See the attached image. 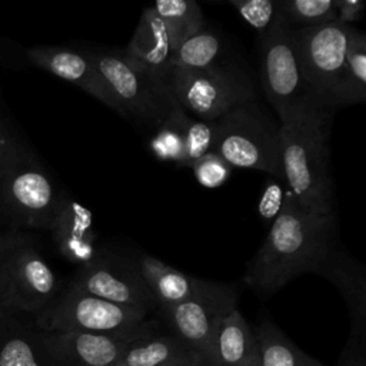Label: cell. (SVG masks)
I'll list each match as a JSON object with an SVG mask.
<instances>
[{"mask_svg":"<svg viewBox=\"0 0 366 366\" xmlns=\"http://www.w3.org/2000/svg\"><path fill=\"white\" fill-rule=\"evenodd\" d=\"M336 247V216L305 210L287 189L282 212L249 262L243 280L259 295L276 293L303 273L319 274Z\"/></svg>","mask_w":366,"mask_h":366,"instance_id":"1","label":"cell"},{"mask_svg":"<svg viewBox=\"0 0 366 366\" xmlns=\"http://www.w3.org/2000/svg\"><path fill=\"white\" fill-rule=\"evenodd\" d=\"M63 194L34 149L4 116L0 120V212L4 219L16 230H50Z\"/></svg>","mask_w":366,"mask_h":366,"instance_id":"2","label":"cell"},{"mask_svg":"<svg viewBox=\"0 0 366 366\" xmlns=\"http://www.w3.org/2000/svg\"><path fill=\"white\" fill-rule=\"evenodd\" d=\"M333 112L315 109L280 124L286 187L297 203L316 214H335L329 172V134Z\"/></svg>","mask_w":366,"mask_h":366,"instance_id":"3","label":"cell"},{"mask_svg":"<svg viewBox=\"0 0 366 366\" xmlns=\"http://www.w3.org/2000/svg\"><path fill=\"white\" fill-rule=\"evenodd\" d=\"M149 313L112 303L67 286L54 300L34 316L33 325L46 333L77 332L109 335L136 340L156 332Z\"/></svg>","mask_w":366,"mask_h":366,"instance_id":"4","label":"cell"},{"mask_svg":"<svg viewBox=\"0 0 366 366\" xmlns=\"http://www.w3.org/2000/svg\"><path fill=\"white\" fill-rule=\"evenodd\" d=\"M216 126L212 152L232 167L264 172L285 183L280 124L274 123L256 100L216 120Z\"/></svg>","mask_w":366,"mask_h":366,"instance_id":"5","label":"cell"},{"mask_svg":"<svg viewBox=\"0 0 366 366\" xmlns=\"http://www.w3.org/2000/svg\"><path fill=\"white\" fill-rule=\"evenodd\" d=\"M124 117L153 129L180 109L166 80L130 61L123 50H89Z\"/></svg>","mask_w":366,"mask_h":366,"instance_id":"6","label":"cell"},{"mask_svg":"<svg viewBox=\"0 0 366 366\" xmlns=\"http://www.w3.org/2000/svg\"><path fill=\"white\" fill-rule=\"evenodd\" d=\"M167 84L184 113L206 122H216L254 100L252 81L222 63L204 70L172 69Z\"/></svg>","mask_w":366,"mask_h":366,"instance_id":"7","label":"cell"},{"mask_svg":"<svg viewBox=\"0 0 366 366\" xmlns=\"http://www.w3.org/2000/svg\"><path fill=\"white\" fill-rule=\"evenodd\" d=\"M259 49L262 86L279 117V124L319 109L305 86L295 50L293 30L286 17L259 39Z\"/></svg>","mask_w":366,"mask_h":366,"instance_id":"8","label":"cell"},{"mask_svg":"<svg viewBox=\"0 0 366 366\" xmlns=\"http://www.w3.org/2000/svg\"><path fill=\"white\" fill-rule=\"evenodd\" d=\"M349 29L336 21L299 30L292 29L305 86L319 109L335 110Z\"/></svg>","mask_w":366,"mask_h":366,"instance_id":"9","label":"cell"},{"mask_svg":"<svg viewBox=\"0 0 366 366\" xmlns=\"http://www.w3.org/2000/svg\"><path fill=\"white\" fill-rule=\"evenodd\" d=\"M237 307L233 285L206 280L202 290L180 303L157 307L173 335L180 337L212 366V345L222 319Z\"/></svg>","mask_w":366,"mask_h":366,"instance_id":"10","label":"cell"},{"mask_svg":"<svg viewBox=\"0 0 366 366\" xmlns=\"http://www.w3.org/2000/svg\"><path fill=\"white\" fill-rule=\"evenodd\" d=\"M57 295V276L30 237L11 252L0 273V312L36 316Z\"/></svg>","mask_w":366,"mask_h":366,"instance_id":"11","label":"cell"},{"mask_svg":"<svg viewBox=\"0 0 366 366\" xmlns=\"http://www.w3.org/2000/svg\"><path fill=\"white\" fill-rule=\"evenodd\" d=\"M69 286L116 305L150 313L157 309L149 286L134 262L100 253L93 262L80 266Z\"/></svg>","mask_w":366,"mask_h":366,"instance_id":"12","label":"cell"},{"mask_svg":"<svg viewBox=\"0 0 366 366\" xmlns=\"http://www.w3.org/2000/svg\"><path fill=\"white\" fill-rule=\"evenodd\" d=\"M23 51L26 60L33 66L77 86L123 116L120 104L100 76L87 49L63 44H36L26 47Z\"/></svg>","mask_w":366,"mask_h":366,"instance_id":"13","label":"cell"},{"mask_svg":"<svg viewBox=\"0 0 366 366\" xmlns=\"http://www.w3.org/2000/svg\"><path fill=\"white\" fill-rule=\"evenodd\" d=\"M186 40L176 27L147 6L123 53L134 64L167 81L176 51Z\"/></svg>","mask_w":366,"mask_h":366,"instance_id":"14","label":"cell"},{"mask_svg":"<svg viewBox=\"0 0 366 366\" xmlns=\"http://www.w3.org/2000/svg\"><path fill=\"white\" fill-rule=\"evenodd\" d=\"M41 336L51 366H112L133 342L117 336L77 332H41Z\"/></svg>","mask_w":366,"mask_h":366,"instance_id":"15","label":"cell"},{"mask_svg":"<svg viewBox=\"0 0 366 366\" xmlns=\"http://www.w3.org/2000/svg\"><path fill=\"white\" fill-rule=\"evenodd\" d=\"M50 232L59 253L79 267L93 262L100 254L96 247L92 212L67 194H63L60 200Z\"/></svg>","mask_w":366,"mask_h":366,"instance_id":"16","label":"cell"},{"mask_svg":"<svg viewBox=\"0 0 366 366\" xmlns=\"http://www.w3.org/2000/svg\"><path fill=\"white\" fill-rule=\"evenodd\" d=\"M319 276H323L342 293L350 313L352 336L366 337V273L365 267L343 249L336 247Z\"/></svg>","mask_w":366,"mask_h":366,"instance_id":"17","label":"cell"},{"mask_svg":"<svg viewBox=\"0 0 366 366\" xmlns=\"http://www.w3.org/2000/svg\"><path fill=\"white\" fill-rule=\"evenodd\" d=\"M0 366H51L41 332L17 313L0 312Z\"/></svg>","mask_w":366,"mask_h":366,"instance_id":"18","label":"cell"},{"mask_svg":"<svg viewBox=\"0 0 366 366\" xmlns=\"http://www.w3.org/2000/svg\"><path fill=\"white\" fill-rule=\"evenodd\" d=\"M212 366H260V350L254 330L239 309L227 313L214 335Z\"/></svg>","mask_w":366,"mask_h":366,"instance_id":"19","label":"cell"},{"mask_svg":"<svg viewBox=\"0 0 366 366\" xmlns=\"http://www.w3.org/2000/svg\"><path fill=\"white\" fill-rule=\"evenodd\" d=\"M127 366H183L207 365L203 356L176 335L156 332L129 343L120 360Z\"/></svg>","mask_w":366,"mask_h":366,"instance_id":"20","label":"cell"},{"mask_svg":"<svg viewBox=\"0 0 366 366\" xmlns=\"http://www.w3.org/2000/svg\"><path fill=\"white\" fill-rule=\"evenodd\" d=\"M134 263L156 299L157 307L172 306L196 296L206 282L180 272L150 254H140Z\"/></svg>","mask_w":366,"mask_h":366,"instance_id":"21","label":"cell"},{"mask_svg":"<svg viewBox=\"0 0 366 366\" xmlns=\"http://www.w3.org/2000/svg\"><path fill=\"white\" fill-rule=\"evenodd\" d=\"M366 100V36L349 29L345 63L335 97V109L362 104Z\"/></svg>","mask_w":366,"mask_h":366,"instance_id":"22","label":"cell"},{"mask_svg":"<svg viewBox=\"0 0 366 366\" xmlns=\"http://www.w3.org/2000/svg\"><path fill=\"white\" fill-rule=\"evenodd\" d=\"M260 366H325L297 347L270 319H264L254 330Z\"/></svg>","mask_w":366,"mask_h":366,"instance_id":"23","label":"cell"},{"mask_svg":"<svg viewBox=\"0 0 366 366\" xmlns=\"http://www.w3.org/2000/svg\"><path fill=\"white\" fill-rule=\"evenodd\" d=\"M222 37L212 30H200L189 37L176 51L172 69L204 70L220 64Z\"/></svg>","mask_w":366,"mask_h":366,"instance_id":"24","label":"cell"},{"mask_svg":"<svg viewBox=\"0 0 366 366\" xmlns=\"http://www.w3.org/2000/svg\"><path fill=\"white\" fill-rule=\"evenodd\" d=\"M182 113L183 109L180 107L166 122L154 129L156 132L149 142V149L160 162H169L184 167V139L180 129Z\"/></svg>","mask_w":366,"mask_h":366,"instance_id":"25","label":"cell"},{"mask_svg":"<svg viewBox=\"0 0 366 366\" xmlns=\"http://www.w3.org/2000/svg\"><path fill=\"white\" fill-rule=\"evenodd\" d=\"M283 14L293 30L336 20L335 0H282Z\"/></svg>","mask_w":366,"mask_h":366,"instance_id":"26","label":"cell"},{"mask_svg":"<svg viewBox=\"0 0 366 366\" xmlns=\"http://www.w3.org/2000/svg\"><path fill=\"white\" fill-rule=\"evenodd\" d=\"M150 7L186 39L204 29L202 9L194 0H159L150 4Z\"/></svg>","mask_w":366,"mask_h":366,"instance_id":"27","label":"cell"},{"mask_svg":"<svg viewBox=\"0 0 366 366\" xmlns=\"http://www.w3.org/2000/svg\"><path fill=\"white\" fill-rule=\"evenodd\" d=\"M230 4L256 30L259 39L264 37L285 19L282 0H232Z\"/></svg>","mask_w":366,"mask_h":366,"instance_id":"28","label":"cell"},{"mask_svg":"<svg viewBox=\"0 0 366 366\" xmlns=\"http://www.w3.org/2000/svg\"><path fill=\"white\" fill-rule=\"evenodd\" d=\"M216 122L199 120L184 112L182 113L180 129L184 139V167H192L196 160L212 152L216 139Z\"/></svg>","mask_w":366,"mask_h":366,"instance_id":"29","label":"cell"},{"mask_svg":"<svg viewBox=\"0 0 366 366\" xmlns=\"http://www.w3.org/2000/svg\"><path fill=\"white\" fill-rule=\"evenodd\" d=\"M190 169L193 170L197 183L207 189H216L224 184L233 170V167L214 152L206 153L203 157L196 160Z\"/></svg>","mask_w":366,"mask_h":366,"instance_id":"30","label":"cell"},{"mask_svg":"<svg viewBox=\"0 0 366 366\" xmlns=\"http://www.w3.org/2000/svg\"><path fill=\"white\" fill-rule=\"evenodd\" d=\"M286 190H287L286 184L279 180H269L266 183L257 204V212L262 222L272 224L276 220V217L282 212Z\"/></svg>","mask_w":366,"mask_h":366,"instance_id":"31","label":"cell"},{"mask_svg":"<svg viewBox=\"0 0 366 366\" xmlns=\"http://www.w3.org/2000/svg\"><path fill=\"white\" fill-rule=\"evenodd\" d=\"M336 366H366V337L349 335Z\"/></svg>","mask_w":366,"mask_h":366,"instance_id":"32","label":"cell"},{"mask_svg":"<svg viewBox=\"0 0 366 366\" xmlns=\"http://www.w3.org/2000/svg\"><path fill=\"white\" fill-rule=\"evenodd\" d=\"M336 9V23L355 27L365 13V1L363 0H335Z\"/></svg>","mask_w":366,"mask_h":366,"instance_id":"33","label":"cell"},{"mask_svg":"<svg viewBox=\"0 0 366 366\" xmlns=\"http://www.w3.org/2000/svg\"><path fill=\"white\" fill-rule=\"evenodd\" d=\"M29 239H30V236L23 230L11 229V230L0 232V273H1L7 259L10 257L11 252Z\"/></svg>","mask_w":366,"mask_h":366,"instance_id":"34","label":"cell"},{"mask_svg":"<svg viewBox=\"0 0 366 366\" xmlns=\"http://www.w3.org/2000/svg\"><path fill=\"white\" fill-rule=\"evenodd\" d=\"M7 44H9V40L0 37V64L4 67H10L11 60H13L10 46H7Z\"/></svg>","mask_w":366,"mask_h":366,"instance_id":"35","label":"cell"},{"mask_svg":"<svg viewBox=\"0 0 366 366\" xmlns=\"http://www.w3.org/2000/svg\"><path fill=\"white\" fill-rule=\"evenodd\" d=\"M112 366H127V365H124V363H122V362H116V363L112 365Z\"/></svg>","mask_w":366,"mask_h":366,"instance_id":"36","label":"cell"},{"mask_svg":"<svg viewBox=\"0 0 366 366\" xmlns=\"http://www.w3.org/2000/svg\"><path fill=\"white\" fill-rule=\"evenodd\" d=\"M183 366H206V365H202V363H193V365H183Z\"/></svg>","mask_w":366,"mask_h":366,"instance_id":"37","label":"cell"},{"mask_svg":"<svg viewBox=\"0 0 366 366\" xmlns=\"http://www.w3.org/2000/svg\"><path fill=\"white\" fill-rule=\"evenodd\" d=\"M4 117V114H3V112H1V107H0V120Z\"/></svg>","mask_w":366,"mask_h":366,"instance_id":"38","label":"cell"}]
</instances>
